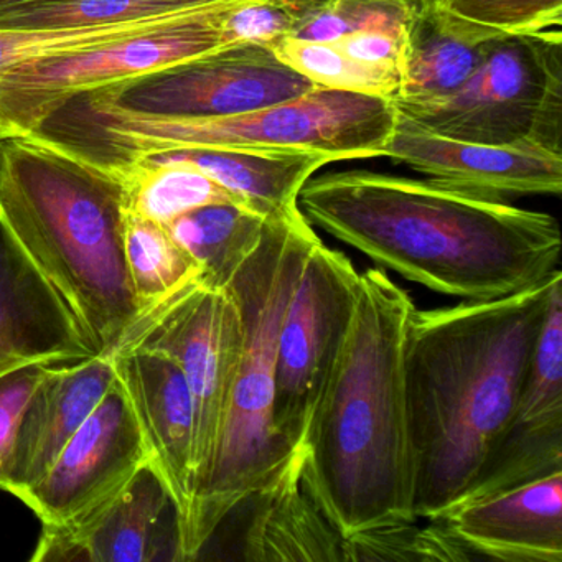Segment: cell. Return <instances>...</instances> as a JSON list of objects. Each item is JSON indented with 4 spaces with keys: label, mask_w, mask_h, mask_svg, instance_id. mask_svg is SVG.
Here are the masks:
<instances>
[{
    "label": "cell",
    "mask_w": 562,
    "mask_h": 562,
    "mask_svg": "<svg viewBox=\"0 0 562 562\" xmlns=\"http://www.w3.org/2000/svg\"><path fill=\"white\" fill-rule=\"evenodd\" d=\"M0 144H2V139H0Z\"/></svg>",
    "instance_id": "d590c367"
},
{
    "label": "cell",
    "mask_w": 562,
    "mask_h": 562,
    "mask_svg": "<svg viewBox=\"0 0 562 562\" xmlns=\"http://www.w3.org/2000/svg\"><path fill=\"white\" fill-rule=\"evenodd\" d=\"M314 88L271 48L243 44L78 98L130 113L203 120L248 113Z\"/></svg>",
    "instance_id": "8fae6325"
},
{
    "label": "cell",
    "mask_w": 562,
    "mask_h": 562,
    "mask_svg": "<svg viewBox=\"0 0 562 562\" xmlns=\"http://www.w3.org/2000/svg\"><path fill=\"white\" fill-rule=\"evenodd\" d=\"M239 2L245 0H34L0 12V29L85 27L180 18Z\"/></svg>",
    "instance_id": "484cf974"
},
{
    "label": "cell",
    "mask_w": 562,
    "mask_h": 562,
    "mask_svg": "<svg viewBox=\"0 0 562 562\" xmlns=\"http://www.w3.org/2000/svg\"><path fill=\"white\" fill-rule=\"evenodd\" d=\"M386 157L427 179L480 195H559L562 154L531 146H498L440 136L397 111Z\"/></svg>",
    "instance_id": "9a60e30c"
},
{
    "label": "cell",
    "mask_w": 562,
    "mask_h": 562,
    "mask_svg": "<svg viewBox=\"0 0 562 562\" xmlns=\"http://www.w3.org/2000/svg\"><path fill=\"white\" fill-rule=\"evenodd\" d=\"M127 212L169 225L193 210L216 203H238L235 195L189 164L133 162L117 170ZM246 206V205H243Z\"/></svg>",
    "instance_id": "d4e9b609"
},
{
    "label": "cell",
    "mask_w": 562,
    "mask_h": 562,
    "mask_svg": "<svg viewBox=\"0 0 562 562\" xmlns=\"http://www.w3.org/2000/svg\"><path fill=\"white\" fill-rule=\"evenodd\" d=\"M321 241L301 210L269 218L261 241L225 289L243 318V351L225 426L205 482L183 522V561L289 460L272 424L279 330L308 252Z\"/></svg>",
    "instance_id": "8992f818"
},
{
    "label": "cell",
    "mask_w": 562,
    "mask_h": 562,
    "mask_svg": "<svg viewBox=\"0 0 562 562\" xmlns=\"http://www.w3.org/2000/svg\"><path fill=\"white\" fill-rule=\"evenodd\" d=\"M297 206L381 268L462 302L508 297L561 271L554 216L432 179L325 173L305 182Z\"/></svg>",
    "instance_id": "6da1fadb"
},
{
    "label": "cell",
    "mask_w": 562,
    "mask_h": 562,
    "mask_svg": "<svg viewBox=\"0 0 562 562\" xmlns=\"http://www.w3.org/2000/svg\"><path fill=\"white\" fill-rule=\"evenodd\" d=\"M393 101L315 87L302 97L223 117L150 116L93 106L80 98L31 137L113 177L133 160L177 149H294L340 160L386 157Z\"/></svg>",
    "instance_id": "5b68a950"
},
{
    "label": "cell",
    "mask_w": 562,
    "mask_h": 562,
    "mask_svg": "<svg viewBox=\"0 0 562 562\" xmlns=\"http://www.w3.org/2000/svg\"><path fill=\"white\" fill-rule=\"evenodd\" d=\"M434 11L482 41L561 31L562 0H430Z\"/></svg>",
    "instance_id": "f1b7e54d"
},
{
    "label": "cell",
    "mask_w": 562,
    "mask_h": 562,
    "mask_svg": "<svg viewBox=\"0 0 562 562\" xmlns=\"http://www.w3.org/2000/svg\"><path fill=\"white\" fill-rule=\"evenodd\" d=\"M29 2H34V0H0V12L18 8V5L29 4ZM302 2H307V4H317L321 0H302Z\"/></svg>",
    "instance_id": "836d02e7"
},
{
    "label": "cell",
    "mask_w": 562,
    "mask_h": 562,
    "mask_svg": "<svg viewBox=\"0 0 562 562\" xmlns=\"http://www.w3.org/2000/svg\"><path fill=\"white\" fill-rule=\"evenodd\" d=\"M407 32L357 31L331 41L341 50L358 60L370 64L396 65L403 71L404 52H406Z\"/></svg>",
    "instance_id": "d6a6232c"
},
{
    "label": "cell",
    "mask_w": 562,
    "mask_h": 562,
    "mask_svg": "<svg viewBox=\"0 0 562 562\" xmlns=\"http://www.w3.org/2000/svg\"><path fill=\"white\" fill-rule=\"evenodd\" d=\"M64 57L19 65L0 75V139L29 137L81 94L156 74L232 47L223 22L238 5Z\"/></svg>",
    "instance_id": "ba28073f"
},
{
    "label": "cell",
    "mask_w": 562,
    "mask_h": 562,
    "mask_svg": "<svg viewBox=\"0 0 562 562\" xmlns=\"http://www.w3.org/2000/svg\"><path fill=\"white\" fill-rule=\"evenodd\" d=\"M179 503L153 459L93 512L44 526L35 562L183 561Z\"/></svg>",
    "instance_id": "4fadbf2b"
},
{
    "label": "cell",
    "mask_w": 562,
    "mask_h": 562,
    "mask_svg": "<svg viewBox=\"0 0 562 562\" xmlns=\"http://www.w3.org/2000/svg\"><path fill=\"white\" fill-rule=\"evenodd\" d=\"M269 48L315 87L386 98L393 103L400 97L403 71L396 65L358 60L334 42L284 37Z\"/></svg>",
    "instance_id": "4316f807"
},
{
    "label": "cell",
    "mask_w": 562,
    "mask_h": 562,
    "mask_svg": "<svg viewBox=\"0 0 562 562\" xmlns=\"http://www.w3.org/2000/svg\"><path fill=\"white\" fill-rule=\"evenodd\" d=\"M493 41L463 34L432 5L414 12L407 27L403 85L394 106L434 103L456 93L482 64Z\"/></svg>",
    "instance_id": "7402d4cb"
},
{
    "label": "cell",
    "mask_w": 562,
    "mask_h": 562,
    "mask_svg": "<svg viewBox=\"0 0 562 562\" xmlns=\"http://www.w3.org/2000/svg\"><path fill=\"white\" fill-rule=\"evenodd\" d=\"M472 559L475 554L442 519H430L426 526H420L417 519L378 526L345 539V562H465Z\"/></svg>",
    "instance_id": "83f0119b"
},
{
    "label": "cell",
    "mask_w": 562,
    "mask_h": 562,
    "mask_svg": "<svg viewBox=\"0 0 562 562\" xmlns=\"http://www.w3.org/2000/svg\"><path fill=\"white\" fill-rule=\"evenodd\" d=\"M133 162L189 164L228 190L243 205L266 218H274L299 210L302 187L335 159L315 150L177 149Z\"/></svg>",
    "instance_id": "44dd1931"
},
{
    "label": "cell",
    "mask_w": 562,
    "mask_h": 562,
    "mask_svg": "<svg viewBox=\"0 0 562 562\" xmlns=\"http://www.w3.org/2000/svg\"><path fill=\"white\" fill-rule=\"evenodd\" d=\"M403 2L416 12L423 11L427 5H430V0H403Z\"/></svg>",
    "instance_id": "e575fe53"
},
{
    "label": "cell",
    "mask_w": 562,
    "mask_h": 562,
    "mask_svg": "<svg viewBox=\"0 0 562 562\" xmlns=\"http://www.w3.org/2000/svg\"><path fill=\"white\" fill-rule=\"evenodd\" d=\"M360 289L347 255L317 243L279 330L272 424L282 449L302 456L347 341Z\"/></svg>",
    "instance_id": "9c48e42d"
},
{
    "label": "cell",
    "mask_w": 562,
    "mask_h": 562,
    "mask_svg": "<svg viewBox=\"0 0 562 562\" xmlns=\"http://www.w3.org/2000/svg\"><path fill=\"white\" fill-rule=\"evenodd\" d=\"M123 347L162 351L186 374L193 400L195 495L215 459L241 358L243 318L238 304L225 288L195 285L144 315L120 348Z\"/></svg>",
    "instance_id": "30bf717a"
},
{
    "label": "cell",
    "mask_w": 562,
    "mask_h": 562,
    "mask_svg": "<svg viewBox=\"0 0 562 562\" xmlns=\"http://www.w3.org/2000/svg\"><path fill=\"white\" fill-rule=\"evenodd\" d=\"M0 215L98 353L113 355L144 317L124 252L123 186L44 140L4 139Z\"/></svg>",
    "instance_id": "277c9868"
},
{
    "label": "cell",
    "mask_w": 562,
    "mask_h": 562,
    "mask_svg": "<svg viewBox=\"0 0 562 562\" xmlns=\"http://www.w3.org/2000/svg\"><path fill=\"white\" fill-rule=\"evenodd\" d=\"M555 472H562V272L552 281L535 357L515 409L462 503Z\"/></svg>",
    "instance_id": "5bb4252c"
},
{
    "label": "cell",
    "mask_w": 562,
    "mask_h": 562,
    "mask_svg": "<svg viewBox=\"0 0 562 562\" xmlns=\"http://www.w3.org/2000/svg\"><path fill=\"white\" fill-rule=\"evenodd\" d=\"M559 272L508 297L414 308L404 378L417 519L442 518L479 480L515 409Z\"/></svg>",
    "instance_id": "7a4b0ae2"
},
{
    "label": "cell",
    "mask_w": 562,
    "mask_h": 562,
    "mask_svg": "<svg viewBox=\"0 0 562 562\" xmlns=\"http://www.w3.org/2000/svg\"><path fill=\"white\" fill-rule=\"evenodd\" d=\"M50 368V364H27L0 376V467L8 456L25 404Z\"/></svg>",
    "instance_id": "1f68e13d"
},
{
    "label": "cell",
    "mask_w": 562,
    "mask_h": 562,
    "mask_svg": "<svg viewBox=\"0 0 562 562\" xmlns=\"http://www.w3.org/2000/svg\"><path fill=\"white\" fill-rule=\"evenodd\" d=\"M153 459L133 401L116 376L47 473L18 496L44 526L83 518Z\"/></svg>",
    "instance_id": "7c38bea8"
},
{
    "label": "cell",
    "mask_w": 562,
    "mask_h": 562,
    "mask_svg": "<svg viewBox=\"0 0 562 562\" xmlns=\"http://www.w3.org/2000/svg\"><path fill=\"white\" fill-rule=\"evenodd\" d=\"M98 355L90 335L0 215V376Z\"/></svg>",
    "instance_id": "2e32d148"
},
{
    "label": "cell",
    "mask_w": 562,
    "mask_h": 562,
    "mask_svg": "<svg viewBox=\"0 0 562 562\" xmlns=\"http://www.w3.org/2000/svg\"><path fill=\"white\" fill-rule=\"evenodd\" d=\"M124 252L131 284L144 315L202 284V268L176 241L169 228L127 210Z\"/></svg>",
    "instance_id": "cb8c5ba5"
},
{
    "label": "cell",
    "mask_w": 562,
    "mask_h": 562,
    "mask_svg": "<svg viewBox=\"0 0 562 562\" xmlns=\"http://www.w3.org/2000/svg\"><path fill=\"white\" fill-rule=\"evenodd\" d=\"M475 558L562 561V472L462 503L442 516Z\"/></svg>",
    "instance_id": "ac0fdd59"
},
{
    "label": "cell",
    "mask_w": 562,
    "mask_h": 562,
    "mask_svg": "<svg viewBox=\"0 0 562 562\" xmlns=\"http://www.w3.org/2000/svg\"><path fill=\"white\" fill-rule=\"evenodd\" d=\"M249 499L243 542L248 561L345 562V538L305 486L299 453Z\"/></svg>",
    "instance_id": "ffe728a7"
},
{
    "label": "cell",
    "mask_w": 562,
    "mask_h": 562,
    "mask_svg": "<svg viewBox=\"0 0 562 562\" xmlns=\"http://www.w3.org/2000/svg\"><path fill=\"white\" fill-rule=\"evenodd\" d=\"M311 8L314 5L297 0H249L226 14L223 31L232 47L243 44L269 47L281 38L292 37L299 18Z\"/></svg>",
    "instance_id": "4dcf8cb0"
},
{
    "label": "cell",
    "mask_w": 562,
    "mask_h": 562,
    "mask_svg": "<svg viewBox=\"0 0 562 562\" xmlns=\"http://www.w3.org/2000/svg\"><path fill=\"white\" fill-rule=\"evenodd\" d=\"M396 110L452 139L561 153V31L496 38L456 93Z\"/></svg>",
    "instance_id": "52a82bcc"
},
{
    "label": "cell",
    "mask_w": 562,
    "mask_h": 562,
    "mask_svg": "<svg viewBox=\"0 0 562 562\" xmlns=\"http://www.w3.org/2000/svg\"><path fill=\"white\" fill-rule=\"evenodd\" d=\"M113 355L55 364L25 404L4 463L0 490L21 495L54 465L68 440L116 380Z\"/></svg>",
    "instance_id": "e0dca14e"
},
{
    "label": "cell",
    "mask_w": 562,
    "mask_h": 562,
    "mask_svg": "<svg viewBox=\"0 0 562 562\" xmlns=\"http://www.w3.org/2000/svg\"><path fill=\"white\" fill-rule=\"evenodd\" d=\"M113 358L150 457L169 483L186 522L193 495V400L186 374L173 358L150 348L123 347Z\"/></svg>",
    "instance_id": "d6986e66"
},
{
    "label": "cell",
    "mask_w": 562,
    "mask_h": 562,
    "mask_svg": "<svg viewBox=\"0 0 562 562\" xmlns=\"http://www.w3.org/2000/svg\"><path fill=\"white\" fill-rule=\"evenodd\" d=\"M414 12L403 0H324L299 18L292 37L331 42L373 29L404 34Z\"/></svg>",
    "instance_id": "f546056e"
},
{
    "label": "cell",
    "mask_w": 562,
    "mask_h": 562,
    "mask_svg": "<svg viewBox=\"0 0 562 562\" xmlns=\"http://www.w3.org/2000/svg\"><path fill=\"white\" fill-rule=\"evenodd\" d=\"M413 299L380 268L360 274L347 341L302 452V479L345 539L413 521L404 350Z\"/></svg>",
    "instance_id": "3957f363"
},
{
    "label": "cell",
    "mask_w": 562,
    "mask_h": 562,
    "mask_svg": "<svg viewBox=\"0 0 562 562\" xmlns=\"http://www.w3.org/2000/svg\"><path fill=\"white\" fill-rule=\"evenodd\" d=\"M268 222L248 206L216 203L173 220L167 228L199 262L202 284L222 289L255 251Z\"/></svg>",
    "instance_id": "603a6c76"
}]
</instances>
